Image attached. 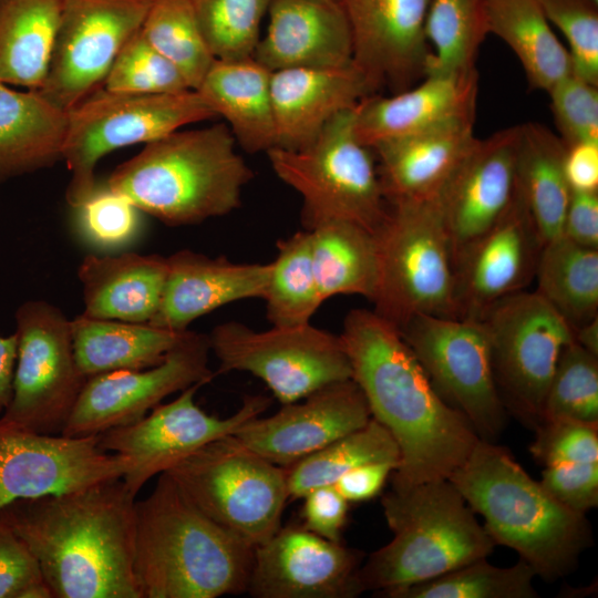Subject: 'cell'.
Here are the masks:
<instances>
[{
	"label": "cell",
	"mask_w": 598,
	"mask_h": 598,
	"mask_svg": "<svg viewBox=\"0 0 598 598\" xmlns=\"http://www.w3.org/2000/svg\"><path fill=\"white\" fill-rule=\"evenodd\" d=\"M339 337L371 416L398 444L392 488L447 480L480 437L435 391L399 329L375 311L353 309Z\"/></svg>",
	"instance_id": "1"
},
{
	"label": "cell",
	"mask_w": 598,
	"mask_h": 598,
	"mask_svg": "<svg viewBox=\"0 0 598 598\" xmlns=\"http://www.w3.org/2000/svg\"><path fill=\"white\" fill-rule=\"evenodd\" d=\"M135 495L122 477L0 508L53 598H141L133 559Z\"/></svg>",
	"instance_id": "2"
},
{
	"label": "cell",
	"mask_w": 598,
	"mask_h": 598,
	"mask_svg": "<svg viewBox=\"0 0 598 598\" xmlns=\"http://www.w3.org/2000/svg\"><path fill=\"white\" fill-rule=\"evenodd\" d=\"M254 547L206 516L167 474L135 502L133 571L141 598L246 592Z\"/></svg>",
	"instance_id": "3"
},
{
	"label": "cell",
	"mask_w": 598,
	"mask_h": 598,
	"mask_svg": "<svg viewBox=\"0 0 598 598\" xmlns=\"http://www.w3.org/2000/svg\"><path fill=\"white\" fill-rule=\"evenodd\" d=\"M496 545L519 555L545 581L573 573L592 545L586 516L555 499L495 442L478 440L466 461L447 478Z\"/></svg>",
	"instance_id": "4"
},
{
	"label": "cell",
	"mask_w": 598,
	"mask_h": 598,
	"mask_svg": "<svg viewBox=\"0 0 598 598\" xmlns=\"http://www.w3.org/2000/svg\"><path fill=\"white\" fill-rule=\"evenodd\" d=\"M235 146L224 123L178 130L145 144L105 184L166 225L198 224L238 208L254 177Z\"/></svg>",
	"instance_id": "5"
},
{
	"label": "cell",
	"mask_w": 598,
	"mask_h": 598,
	"mask_svg": "<svg viewBox=\"0 0 598 598\" xmlns=\"http://www.w3.org/2000/svg\"><path fill=\"white\" fill-rule=\"evenodd\" d=\"M381 505L393 538L363 560V591L382 595L436 578L488 557L495 547L450 480L391 488Z\"/></svg>",
	"instance_id": "6"
},
{
	"label": "cell",
	"mask_w": 598,
	"mask_h": 598,
	"mask_svg": "<svg viewBox=\"0 0 598 598\" xmlns=\"http://www.w3.org/2000/svg\"><path fill=\"white\" fill-rule=\"evenodd\" d=\"M374 237L373 311L398 329L416 315L458 318L456 271L439 195L390 203Z\"/></svg>",
	"instance_id": "7"
},
{
	"label": "cell",
	"mask_w": 598,
	"mask_h": 598,
	"mask_svg": "<svg viewBox=\"0 0 598 598\" xmlns=\"http://www.w3.org/2000/svg\"><path fill=\"white\" fill-rule=\"evenodd\" d=\"M354 109L334 115L301 150L266 152L276 175L301 196L305 229L337 219L375 234L388 216L374 153L354 133Z\"/></svg>",
	"instance_id": "8"
},
{
	"label": "cell",
	"mask_w": 598,
	"mask_h": 598,
	"mask_svg": "<svg viewBox=\"0 0 598 598\" xmlns=\"http://www.w3.org/2000/svg\"><path fill=\"white\" fill-rule=\"evenodd\" d=\"M62 159L71 173L65 198L74 208L96 186L99 161L117 148L151 143L181 127L217 117L195 90L124 93L104 87L66 111Z\"/></svg>",
	"instance_id": "9"
},
{
	"label": "cell",
	"mask_w": 598,
	"mask_h": 598,
	"mask_svg": "<svg viewBox=\"0 0 598 598\" xmlns=\"http://www.w3.org/2000/svg\"><path fill=\"white\" fill-rule=\"evenodd\" d=\"M165 473L206 516L252 547L281 526L289 499L285 467L234 434L207 443Z\"/></svg>",
	"instance_id": "10"
},
{
	"label": "cell",
	"mask_w": 598,
	"mask_h": 598,
	"mask_svg": "<svg viewBox=\"0 0 598 598\" xmlns=\"http://www.w3.org/2000/svg\"><path fill=\"white\" fill-rule=\"evenodd\" d=\"M208 340L219 363L216 374L248 372L260 379L281 404L352 379L340 337L310 322L259 331L227 321L217 324Z\"/></svg>",
	"instance_id": "11"
},
{
	"label": "cell",
	"mask_w": 598,
	"mask_h": 598,
	"mask_svg": "<svg viewBox=\"0 0 598 598\" xmlns=\"http://www.w3.org/2000/svg\"><path fill=\"white\" fill-rule=\"evenodd\" d=\"M482 321L503 404L535 430L543 422L545 395L560 353L575 340V331L538 293L526 290L496 302Z\"/></svg>",
	"instance_id": "12"
},
{
	"label": "cell",
	"mask_w": 598,
	"mask_h": 598,
	"mask_svg": "<svg viewBox=\"0 0 598 598\" xmlns=\"http://www.w3.org/2000/svg\"><path fill=\"white\" fill-rule=\"evenodd\" d=\"M399 331L440 396L468 421L481 440L495 442L505 427L506 409L484 322L416 315Z\"/></svg>",
	"instance_id": "13"
},
{
	"label": "cell",
	"mask_w": 598,
	"mask_h": 598,
	"mask_svg": "<svg viewBox=\"0 0 598 598\" xmlns=\"http://www.w3.org/2000/svg\"><path fill=\"white\" fill-rule=\"evenodd\" d=\"M16 324L12 395L1 417L60 434L86 381L75 361L71 319L45 300H28L17 309Z\"/></svg>",
	"instance_id": "14"
},
{
	"label": "cell",
	"mask_w": 598,
	"mask_h": 598,
	"mask_svg": "<svg viewBox=\"0 0 598 598\" xmlns=\"http://www.w3.org/2000/svg\"><path fill=\"white\" fill-rule=\"evenodd\" d=\"M153 0H62L49 71L38 92L69 111L103 86L123 45L142 28Z\"/></svg>",
	"instance_id": "15"
},
{
	"label": "cell",
	"mask_w": 598,
	"mask_h": 598,
	"mask_svg": "<svg viewBox=\"0 0 598 598\" xmlns=\"http://www.w3.org/2000/svg\"><path fill=\"white\" fill-rule=\"evenodd\" d=\"M203 385L195 384L173 401L158 404L141 420L99 434V445L125 456L130 468L122 476L135 496L146 482L219 437L234 434L245 422L262 415L270 405L264 395H248L227 417L206 413L195 402Z\"/></svg>",
	"instance_id": "16"
},
{
	"label": "cell",
	"mask_w": 598,
	"mask_h": 598,
	"mask_svg": "<svg viewBox=\"0 0 598 598\" xmlns=\"http://www.w3.org/2000/svg\"><path fill=\"white\" fill-rule=\"evenodd\" d=\"M209 353L208 336L186 330L154 367L87 378L61 434L99 435L141 420L173 393L209 383L216 375Z\"/></svg>",
	"instance_id": "17"
},
{
	"label": "cell",
	"mask_w": 598,
	"mask_h": 598,
	"mask_svg": "<svg viewBox=\"0 0 598 598\" xmlns=\"http://www.w3.org/2000/svg\"><path fill=\"white\" fill-rule=\"evenodd\" d=\"M128 460L99 445V435L40 433L0 417V508L122 477Z\"/></svg>",
	"instance_id": "18"
},
{
	"label": "cell",
	"mask_w": 598,
	"mask_h": 598,
	"mask_svg": "<svg viewBox=\"0 0 598 598\" xmlns=\"http://www.w3.org/2000/svg\"><path fill=\"white\" fill-rule=\"evenodd\" d=\"M364 554L306 529L280 528L254 547L246 592L254 598H354Z\"/></svg>",
	"instance_id": "19"
},
{
	"label": "cell",
	"mask_w": 598,
	"mask_h": 598,
	"mask_svg": "<svg viewBox=\"0 0 598 598\" xmlns=\"http://www.w3.org/2000/svg\"><path fill=\"white\" fill-rule=\"evenodd\" d=\"M517 141L518 125L477 138L439 194L455 271L515 198Z\"/></svg>",
	"instance_id": "20"
},
{
	"label": "cell",
	"mask_w": 598,
	"mask_h": 598,
	"mask_svg": "<svg viewBox=\"0 0 598 598\" xmlns=\"http://www.w3.org/2000/svg\"><path fill=\"white\" fill-rule=\"evenodd\" d=\"M371 417L362 391L347 379L282 404L272 415L252 417L234 435L266 460L287 467L362 427Z\"/></svg>",
	"instance_id": "21"
},
{
	"label": "cell",
	"mask_w": 598,
	"mask_h": 598,
	"mask_svg": "<svg viewBox=\"0 0 598 598\" xmlns=\"http://www.w3.org/2000/svg\"><path fill=\"white\" fill-rule=\"evenodd\" d=\"M350 23L353 64L373 93L404 91L421 76L430 54L424 35L431 0H339Z\"/></svg>",
	"instance_id": "22"
},
{
	"label": "cell",
	"mask_w": 598,
	"mask_h": 598,
	"mask_svg": "<svg viewBox=\"0 0 598 598\" xmlns=\"http://www.w3.org/2000/svg\"><path fill=\"white\" fill-rule=\"evenodd\" d=\"M542 246L516 189L506 213L456 269L458 318L482 320L496 302L524 290L535 277Z\"/></svg>",
	"instance_id": "23"
},
{
	"label": "cell",
	"mask_w": 598,
	"mask_h": 598,
	"mask_svg": "<svg viewBox=\"0 0 598 598\" xmlns=\"http://www.w3.org/2000/svg\"><path fill=\"white\" fill-rule=\"evenodd\" d=\"M268 13L267 33L252 58L269 71L352 63V33L340 1L272 0Z\"/></svg>",
	"instance_id": "24"
},
{
	"label": "cell",
	"mask_w": 598,
	"mask_h": 598,
	"mask_svg": "<svg viewBox=\"0 0 598 598\" xmlns=\"http://www.w3.org/2000/svg\"><path fill=\"white\" fill-rule=\"evenodd\" d=\"M270 262H235L183 249L167 257L161 305L148 322L185 331L196 319L235 301L264 299Z\"/></svg>",
	"instance_id": "25"
},
{
	"label": "cell",
	"mask_w": 598,
	"mask_h": 598,
	"mask_svg": "<svg viewBox=\"0 0 598 598\" xmlns=\"http://www.w3.org/2000/svg\"><path fill=\"white\" fill-rule=\"evenodd\" d=\"M424 81L389 96L374 93L354 109V133L364 145L415 134L454 120L475 117L476 69L426 75Z\"/></svg>",
	"instance_id": "26"
},
{
	"label": "cell",
	"mask_w": 598,
	"mask_h": 598,
	"mask_svg": "<svg viewBox=\"0 0 598 598\" xmlns=\"http://www.w3.org/2000/svg\"><path fill=\"white\" fill-rule=\"evenodd\" d=\"M270 92L275 147L290 151L308 146L334 115L374 94L353 62L341 68L274 71Z\"/></svg>",
	"instance_id": "27"
},
{
	"label": "cell",
	"mask_w": 598,
	"mask_h": 598,
	"mask_svg": "<svg viewBox=\"0 0 598 598\" xmlns=\"http://www.w3.org/2000/svg\"><path fill=\"white\" fill-rule=\"evenodd\" d=\"M474 118L454 120L374 145L388 203L439 195L477 140Z\"/></svg>",
	"instance_id": "28"
},
{
	"label": "cell",
	"mask_w": 598,
	"mask_h": 598,
	"mask_svg": "<svg viewBox=\"0 0 598 598\" xmlns=\"http://www.w3.org/2000/svg\"><path fill=\"white\" fill-rule=\"evenodd\" d=\"M167 257L151 254L87 255L78 268L83 315L148 323L161 305Z\"/></svg>",
	"instance_id": "29"
},
{
	"label": "cell",
	"mask_w": 598,
	"mask_h": 598,
	"mask_svg": "<svg viewBox=\"0 0 598 598\" xmlns=\"http://www.w3.org/2000/svg\"><path fill=\"white\" fill-rule=\"evenodd\" d=\"M270 78L271 71L252 56L215 59L195 90L226 120L236 143L248 153L267 152L277 144Z\"/></svg>",
	"instance_id": "30"
},
{
	"label": "cell",
	"mask_w": 598,
	"mask_h": 598,
	"mask_svg": "<svg viewBox=\"0 0 598 598\" xmlns=\"http://www.w3.org/2000/svg\"><path fill=\"white\" fill-rule=\"evenodd\" d=\"M68 114L38 91L0 82V183L62 159Z\"/></svg>",
	"instance_id": "31"
},
{
	"label": "cell",
	"mask_w": 598,
	"mask_h": 598,
	"mask_svg": "<svg viewBox=\"0 0 598 598\" xmlns=\"http://www.w3.org/2000/svg\"><path fill=\"white\" fill-rule=\"evenodd\" d=\"M185 331L83 313L71 319L75 361L86 379L111 371L154 367L165 359Z\"/></svg>",
	"instance_id": "32"
},
{
	"label": "cell",
	"mask_w": 598,
	"mask_h": 598,
	"mask_svg": "<svg viewBox=\"0 0 598 598\" xmlns=\"http://www.w3.org/2000/svg\"><path fill=\"white\" fill-rule=\"evenodd\" d=\"M566 146L546 126L518 125L517 192L543 243L563 234L570 188L564 171Z\"/></svg>",
	"instance_id": "33"
},
{
	"label": "cell",
	"mask_w": 598,
	"mask_h": 598,
	"mask_svg": "<svg viewBox=\"0 0 598 598\" xmlns=\"http://www.w3.org/2000/svg\"><path fill=\"white\" fill-rule=\"evenodd\" d=\"M62 0L0 1V82L38 91L43 85Z\"/></svg>",
	"instance_id": "34"
},
{
	"label": "cell",
	"mask_w": 598,
	"mask_h": 598,
	"mask_svg": "<svg viewBox=\"0 0 598 598\" xmlns=\"http://www.w3.org/2000/svg\"><path fill=\"white\" fill-rule=\"evenodd\" d=\"M488 33L519 60L532 87L548 91L573 73L568 50L550 28L537 0H484Z\"/></svg>",
	"instance_id": "35"
},
{
	"label": "cell",
	"mask_w": 598,
	"mask_h": 598,
	"mask_svg": "<svg viewBox=\"0 0 598 598\" xmlns=\"http://www.w3.org/2000/svg\"><path fill=\"white\" fill-rule=\"evenodd\" d=\"M316 280L323 300L359 295L372 301L378 282L374 234L347 220H328L308 229Z\"/></svg>",
	"instance_id": "36"
},
{
	"label": "cell",
	"mask_w": 598,
	"mask_h": 598,
	"mask_svg": "<svg viewBox=\"0 0 598 598\" xmlns=\"http://www.w3.org/2000/svg\"><path fill=\"white\" fill-rule=\"evenodd\" d=\"M535 278V292L574 331L598 317V248L553 238L542 246Z\"/></svg>",
	"instance_id": "37"
},
{
	"label": "cell",
	"mask_w": 598,
	"mask_h": 598,
	"mask_svg": "<svg viewBox=\"0 0 598 598\" xmlns=\"http://www.w3.org/2000/svg\"><path fill=\"white\" fill-rule=\"evenodd\" d=\"M370 462H394L398 466L400 462L396 442L373 417L362 427L285 467L289 498L299 499L316 487L333 485L346 472Z\"/></svg>",
	"instance_id": "38"
},
{
	"label": "cell",
	"mask_w": 598,
	"mask_h": 598,
	"mask_svg": "<svg viewBox=\"0 0 598 598\" xmlns=\"http://www.w3.org/2000/svg\"><path fill=\"white\" fill-rule=\"evenodd\" d=\"M488 34L484 0H431L424 35L430 54L425 75L467 72Z\"/></svg>",
	"instance_id": "39"
},
{
	"label": "cell",
	"mask_w": 598,
	"mask_h": 598,
	"mask_svg": "<svg viewBox=\"0 0 598 598\" xmlns=\"http://www.w3.org/2000/svg\"><path fill=\"white\" fill-rule=\"evenodd\" d=\"M264 300L267 319L271 326L277 327L309 323L322 305L312 266L308 229L277 243V256L270 262Z\"/></svg>",
	"instance_id": "40"
},
{
	"label": "cell",
	"mask_w": 598,
	"mask_h": 598,
	"mask_svg": "<svg viewBox=\"0 0 598 598\" xmlns=\"http://www.w3.org/2000/svg\"><path fill=\"white\" fill-rule=\"evenodd\" d=\"M533 568L519 559L511 567L480 558L436 578L380 596L388 598H536Z\"/></svg>",
	"instance_id": "41"
},
{
	"label": "cell",
	"mask_w": 598,
	"mask_h": 598,
	"mask_svg": "<svg viewBox=\"0 0 598 598\" xmlns=\"http://www.w3.org/2000/svg\"><path fill=\"white\" fill-rule=\"evenodd\" d=\"M150 44L196 90L215 56L199 28L193 0H153L142 25Z\"/></svg>",
	"instance_id": "42"
},
{
	"label": "cell",
	"mask_w": 598,
	"mask_h": 598,
	"mask_svg": "<svg viewBox=\"0 0 598 598\" xmlns=\"http://www.w3.org/2000/svg\"><path fill=\"white\" fill-rule=\"evenodd\" d=\"M553 419L598 424V355L576 339L561 351L545 395L543 422Z\"/></svg>",
	"instance_id": "43"
},
{
	"label": "cell",
	"mask_w": 598,
	"mask_h": 598,
	"mask_svg": "<svg viewBox=\"0 0 598 598\" xmlns=\"http://www.w3.org/2000/svg\"><path fill=\"white\" fill-rule=\"evenodd\" d=\"M271 1L193 0L199 28L215 59L252 56Z\"/></svg>",
	"instance_id": "44"
},
{
	"label": "cell",
	"mask_w": 598,
	"mask_h": 598,
	"mask_svg": "<svg viewBox=\"0 0 598 598\" xmlns=\"http://www.w3.org/2000/svg\"><path fill=\"white\" fill-rule=\"evenodd\" d=\"M141 29L117 53L102 87L140 94L192 90L178 69L150 44Z\"/></svg>",
	"instance_id": "45"
},
{
	"label": "cell",
	"mask_w": 598,
	"mask_h": 598,
	"mask_svg": "<svg viewBox=\"0 0 598 598\" xmlns=\"http://www.w3.org/2000/svg\"><path fill=\"white\" fill-rule=\"evenodd\" d=\"M74 212V228L87 244L117 248L132 241L141 229V210L123 194L105 183L96 184L92 194Z\"/></svg>",
	"instance_id": "46"
},
{
	"label": "cell",
	"mask_w": 598,
	"mask_h": 598,
	"mask_svg": "<svg viewBox=\"0 0 598 598\" xmlns=\"http://www.w3.org/2000/svg\"><path fill=\"white\" fill-rule=\"evenodd\" d=\"M568 42L573 73L598 85V4L591 0H537Z\"/></svg>",
	"instance_id": "47"
},
{
	"label": "cell",
	"mask_w": 598,
	"mask_h": 598,
	"mask_svg": "<svg viewBox=\"0 0 598 598\" xmlns=\"http://www.w3.org/2000/svg\"><path fill=\"white\" fill-rule=\"evenodd\" d=\"M547 93L559 138L566 147L598 142V85L570 73Z\"/></svg>",
	"instance_id": "48"
},
{
	"label": "cell",
	"mask_w": 598,
	"mask_h": 598,
	"mask_svg": "<svg viewBox=\"0 0 598 598\" xmlns=\"http://www.w3.org/2000/svg\"><path fill=\"white\" fill-rule=\"evenodd\" d=\"M535 431L529 451L545 466L598 462V424L553 419L542 422Z\"/></svg>",
	"instance_id": "49"
},
{
	"label": "cell",
	"mask_w": 598,
	"mask_h": 598,
	"mask_svg": "<svg viewBox=\"0 0 598 598\" xmlns=\"http://www.w3.org/2000/svg\"><path fill=\"white\" fill-rule=\"evenodd\" d=\"M0 598H53L39 563L7 525L0 522Z\"/></svg>",
	"instance_id": "50"
},
{
	"label": "cell",
	"mask_w": 598,
	"mask_h": 598,
	"mask_svg": "<svg viewBox=\"0 0 598 598\" xmlns=\"http://www.w3.org/2000/svg\"><path fill=\"white\" fill-rule=\"evenodd\" d=\"M540 484L560 504L578 514L598 505V462L545 466Z\"/></svg>",
	"instance_id": "51"
},
{
	"label": "cell",
	"mask_w": 598,
	"mask_h": 598,
	"mask_svg": "<svg viewBox=\"0 0 598 598\" xmlns=\"http://www.w3.org/2000/svg\"><path fill=\"white\" fill-rule=\"evenodd\" d=\"M302 499L301 525L320 537L341 542L349 502L334 485L316 487L309 491Z\"/></svg>",
	"instance_id": "52"
},
{
	"label": "cell",
	"mask_w": 598,
	"mask_h": 598,
	"mask_svg": "<svg viewBox=\"0 0 598 598\" xmlns=\"http://www.w3.org/2000/svg\"><path fill=\"white\" fill-rule=\"evenodd\" d=\"M561 235L579 245L598 248V190H571Z\"/></svg>",
	"instance_id": "53"
},
{
	"label": "cell",
	"mask_w": 598,
	"mask_h": 598,
	"mask_svg": "<svg viewBox=\"0 0 598 598\" xmlns=\"http://www.w3.org/2000/svg\"><path fill=\"white\" fill-rule=\"evenodd\" d=\"M398 468L394 462H370L346 472L333 485L350 502L375 497L388 477Z\"/></svg>",
	"instance_id": "54"
},
{
	"label": "cell",
	"mask_w": 598,
	"mask_h": 598,
	"mask_svg": "<svg viewBox=\"0 0 598 598\" xmlns=\"http://www.w3.org/2000/svg\"><path fill=\"white\" fill-rule=\"evenodd\" d=\"M564 171L570 190H598V142H582L566 147Z\"/></svg>",
	"instance_id": "55"
},
{
	"label": "cell",
	"mask_w": 598,
	"mask_h": 598,
	"mask_svg": "<svg viewBox=\"0 0 598 598\" xmlns=\"http://www.w3.org/2000/svg\"><path fill=\"white\" fill-rule=\"evenodd\" d=\"M18 336H0V413L8 406L12 395V381L17 362Z\"/></svg>",
	"instance_id": "56"
},
{
	"label": "cell",
	"mask_w": 598,
	"mask_h": 598,
	"mask_svg": "<svg viewBox=\"0 0 598 598\" xmlns=\"http://www.w3.org/2000/svg\"><path fill=\"white\" fill-rule=\"evenodd\" d=\"M576 341L598 355V317L575 330Z\"/></svg>",
	"instance_id": "57"
},
{
	"label": "cell",
	"mask_w": 598,
	"mask_h": 598,
	"mask_svg": "<svg viewBox=\"0 0 598 598\" xmlns=\"http://www.w3.org/2000/svg\"><path fill=\"white\" fill-rule=\"evenodd\" d=\"M591 1L598 4V0H591Z\"/></svg>",
	"instance_id": "58"
},
{
	"label": "cell",
	"mask_w": 598,
	"mask_h": 598,
	"mask_svg": "<svg viewBox=\"0 0 598 598\" xmlns=\"http://www.w3.org/2000/svg\"><path fill=\"white\" fill-rule=\"evenodd\" d=\"M334 1H339V0H334Z\"/></svg>",
	"instance_id": "59"
},
{
	"label": "cell",
	"mask_w": 598,
	"mask_h": 598,
	"mask_svg": "<svg viewBox=\"0 0 598 598\" xmlns=\"http://www.w3.org/2000/svg\"><path fill=\"white\" fill-rule=\"evenodd\" d=\"M1 1V0H0Z\"/></svg>",
	"instance_id": "60"
}]
</instances>
